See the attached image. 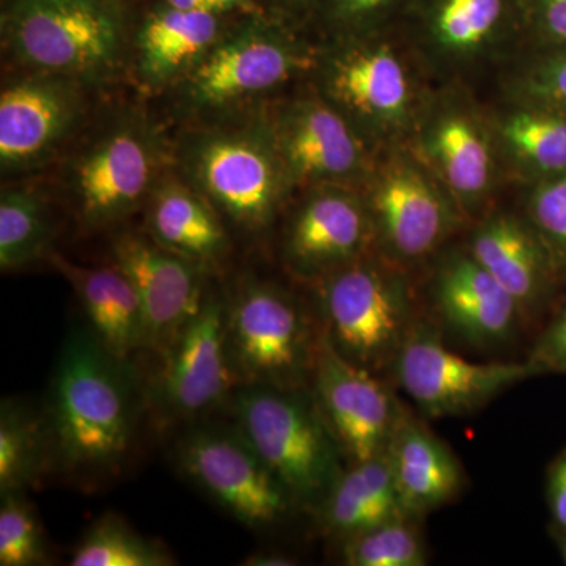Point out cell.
Here are the masks:
<instances>
[{
    "label": "cell",
    "instance_id": "1",
    "mask_svg": "<svg viewBox=\"0 0 566 566\" xmlns=\"http://www.w3.org/2000/svg\"><path fill=\"white\" fill-rule=\"evenodd\" d=\"M122 364L95 335L73 334L63 348L52 382L51 431L70 471H111L132 449L136 419Z\"/></svg>",
    "mask_w": 566,
    "mask_h": 566
},
{
    "label": "cell",
    "instance_id": "2",
    "mask_svg": "<svg viewBox=\"0 0 566 566\" xmlns=\"http://www.w3.org/2000/svg\"><path fill=\"white\" fill-rule=\"evenodd\" d=\"M238 433L293 502L323 504L342 474L337 441L316 400L301 389L249 386L234 395Z\"/></svg>",
    "mask_w": 566,
    "mask_h": 566
},
{
    "label": "cell",
    "instance_id": "3",
    "mask_svg": "<svg viewBox=\"0 0 566 566\" xmlns=\"http://www.w3.org/2000/svg\"><path fill=\"white\" fill-rule=\"evenodd\" d=\"M322 301L324 335L345 359L374 374L390 370L419 322L403 279L359 260L329 274Z\"/></svg>",
    "mask_w": 566,
    "mask_h": 566
},
{
    "label": "cell",
    "instance_id": "4",
    "mask_svg": "<svg viewBox=\"0 0 566 566\" xmlns=\"http://www.w3.org/2000/svg\"><path fill=\"white\" fill-rule=\"evenodd\" d=\"M318 344L304 312L273 286H244L227 311L230 360L249 386L300 389L314 375Z\"/></svg>",
    "mask_w": 566,
    "mask_h": 566
},
{
    "label": "cell",
    "instance_id": "5",
    "mask_svg": "<svg viewBox=\"0 0 566 566\" xmlns=\"http://www.w3.org/2000/svg\"><path fill=\"white\" fill-rule=\"evenodd\" d=\"M390 370L420 415L430 419L471 415L499 394L538 374L531 363L476 364L450 352L441 333L419 318Z\"/></svg>",
    "mask_w": 566,
    "mask_h": 566
},
{
    "label": "cell",
    "instance_id": "6",
    "mask_svg": "<svg viewBox=\"0 0 566 566\" xmlns=\"http://www.w3.org/2000/svg\"><path fill=\"white\" fill-rule=\"evenodd\" d=\"M315 400L348 464L381 455L405 408L374 374L345 359L319 335L314 368Z\"/></svg>",
    "mask_w": 566,
    "mask_h": 566
},
{
    "label": "cell",
    "instance_id": "7",
    "mask_svg": "<svg viewBox=\"0 0 566 566\" xmlns=\"http://www.w3.org/2000/svg\"><path fill=\"white\" fill-rule=\"evenodd\" d=\"M178 458L186 475L248 526H271L294 504L240 433L196 431L185 439Z\"/></svg>",
    "mask_w": 566,
    "mask_h": 566
},
{
    "label": "cell",
    "instance_id": "8",
    "mask_svg": "<svg viewBox=\"0 0 566 566\" xmlns=\"http://www.w3.org/2000/svg\"><path fill=\"white\" fill-rule=\"evenodd\" d=\"M11 40L25 62L55 73L102 69L118 43L114 22L92 0H20Z\"/></svg>",
    "mask_w": 566,
    "mask_h": 566
},
{
    "label": "cell",
    "instance_id": "9",
    "mask_svg": "<svg viewBox=\"0 0 566 566\" xmlns=\"http://www.w3.org/2000/svg\"><path fill=\"white\" fill-rule=\"evenodd\" d=\"M114 255L139 297L145 346L166 354L207 300L196 268L191 260L137 237L120 238Z\"/></svg>",
    "mask_w": 566,
    "mask_h": 566
},
{
    "label": "cell",
    "instance_id": "10",
    "mask_svg": "<svg viewBox=\"0 0 566 566\" xmlns=\"http://www.w3.org/2000/svg\"><path fill=\"white\" fill-rule=\"evenodd\" d=\"M166 356L158 387L167 412L185 419L221 403L234 375L227 345V308L221 301L207 297Z\"/></svg>",
    "mask_w": 566,
    "mask_h": 566
},
{
    "label": "cell",
    "instance_id": "11",
    "mask_svg": "<svg viewBox=\"0 0 566 566\" xmlns=\"http://www.w3.org/2000/svg\"><path fill=\"white\" fill-rule=\"evenodd\" d=\"M307 61L290 41L274 33H241L219 44L191 77V96L205 106H221L289 81Z\"/></svg>",
    "mask_w": 566,
    "mask_h": 566
},
{
    "label": "cell",
    "instance_id": "12",
    "mask_svg": "<svg viewBox=\"0 0 566 566\" xmlns=\"http://www.w3.org/2000/svg\"><path fill=\"white\" fill-rule=\"evenodd\" d=\"M434 308L450 333L472 345L509 342L521 319L515 297L471 253L442 264L433 289Z\"/></svg>",
    "mask_w": 566,
    "mask_h": 566
},
{
    "label": "cell",
    "instance_id": "13",
    "mask_svg": "<svg viewBox=\"0 0 566 566\" xmlns=\"http://www.w3.org/2000/svg\"><path fill=\"white\" fill-rule=\"evenodd\" d=\"M196 174L208 196L234 221L259 227L273 214L277 167L262 145L245 137H214L196 156Z\"/></svg>",
    "mask_w": 566,
    "mask_h": 566
},
{
    "label": "cell",
    "instance_id": "14",
    "mask_svg": "<svg viewBox=\"0 0 566 566\" xmlns=\"http://www.w3.org/2000/svg\"><path fill=\"white\" fill-rule=\"evenodd\" d=\"M370 218L387 251L405 263L419 262L436 251L450 226L442 197L406 164L387 170L376 185Z\"/></svg>",
    "mask_w": 566,
    "mask_h": 566
},
{
    "label": "cell",
    "instance_id": "15",
    "mask_svg": "<svg viewBox=\"0 0 566 566\" xmlns=\"http://www.w3.org/2000/svg\"><path fill=\"white\" fill-rule=\"evenodd\" d=\"M398 499L409 516L449 504L463 486L460 461L422 422L403 411L386 449Z\"/></svg>",
    "mask_w": 566,
    "mask_h": 566
},
{
    "label": "cell",
    "instance_id": "16",
    "mask_svg": "<svg viewBox=\"0 0 566 566\" xmlns=\"http://www.w3.org/2000/svg\"><path fill=\"white\" fill-rule=\"evenodd\" d=\"M374 233L370 214L348 193L323 192L304 205L289 234L290 262L307 274L356 262Z\"/></svg>",
    "mask_w": 566,
    "mask_h": 566
},
{
    "label": "cell",
    "instance_id": "17",
    "mask_svg": "<svg viewBox=\"0 0 566 566\" xmlns=\"http://www.w3.org/2000/svg\"><path fill=\"white\" fill-rule=\"evenodd\" d=\"M329 88L337 102L379 126L398 125L411 107L408 71L387 44L346 52L331 70Z\"/></svg>",
    "mask_w": 566,
    "mask_h": 566
},
{
    "label": "cell",
    "instance_id": "18",
    "mask_svg": "<svg viewBox=\"0 0 566 566\" xmlns=\"http://www.w3.org/2000/svg\"><path fill=\"white\" fill-rule=\"evenodd\" d=\"M151 180V155L139 134H112L81 164L77 193L85 219L107 222L132 210Z\"/></svg>",
    "mask_w": 566,
    "mask_h": 566
},
{
    "label": "cell",
    "instance_id": "19",
    "mask_svg": "<svg viewBox=\"0 0 566 566\" xmlns=\"http://www.w3.org/2000/svg\"><path fill=\"white\" fill-rule=\"evenodd\" d=\"M74 117L70 92L54 82L28 81L0 96V159L3 169L50 151Z\"/></svg>",
    "mask_w": 566,
    "mask_h": 566
},
{
    "label": "cell",
    "instance_id": "20",
    "mask_svg": "<svg viewBox=\"0 0 566 566\" xmlns=\"http://www.w3.org/2000/svg\"><path fill=\"white\" fill-rule=\"evenodd\" d=\"M59 268L80 294L93 335L125 363L145 346L144 315L139 297L120 268H84L61 262Z\"/></svg>",
    "mask_w": 566,
    "mask_h": 566
},
{
    "label": "cell",
    "instance_id": "21",
    "mask_svg": "<svg viewBox=\"0 0 566 566\" xmlns=\"http://www.w3.org/2000/svg\"><path fill=\"white\" fill-rule=\"evenodd\" d=\"M281 150L290 170L303 178L342 177L363 161L352 126L323 103H305L290 115L282 128Z\"/></svg>",
    "mask_w": 566,
    "mask_h": 566
},
{
    "label": "cell",
    "instance_id": "22",
    "mask_svg": "<svg viewBox=\"0 0 566 566\" xmlns=\"http://www.w3.org/2000/svg\"><path fill=\"white\" fill-rule=\"evenodd\" d=\"M469 253L515 297L521 312L545 289L546 263L534 234L523 223L497 216L474 233Z\"/></svg>",
    "mask_w": 566,
    "mask_h": 566
},
{
    "label": "cell",
    "instance_id": "23",
    "mask_svg": "<svg viewBox=\"0 0 566 566\" xmlns=\"http://www.w3.org/2000/svg\"><path fill=\"white\" fill-rule=\"evenodd\" d=\"M319 510L324 526L344 538L392 517L408 515L398 499L386 452L342 472Z\"/></svg>",
    "mask_w": 566,
    "mask_h": 566
},
{
    "label": "cell",
    "instance_id": "24",
    "mask_svg": "<svg viewBox=\"0 0 566 566\" xmlns=\"http://www.w3.org/2000/svg\"><path fill=\"white\" fill-rule=\"evenodd\" d=\"M218 18L208 11L169 9L153 14L140 32V66L145 76L161 81L197 55L218 35Z\"/></svg>",
    "mask_w": 566,
    "mask_h": 566
},
{
    "label": "cell",
    "instance_id": "25",
    "mask_svg": "<svg viewBox=\"0 0 566 566\" xmlns=\"http://www.w3.org/2000/svg\"><path fill=\"white\" fill-rule=\"evenodd\" d=\"M156 240L185 259L208 260L226 249L221 223L207 205L180 185L164 186L151 207Z\"/></svg>",
    "mask_w": 566,
    "mask_h": 566
},
{
    "label": "cell",
    "instance_id": "26",
    "mask_svg": "<svg viewBox=\"0 0 566 566\" xmlns=\"http://www.w3.org/2000/svg\"><path fill=\"white\" fill-rule=\"evenodd\" d=\"M430 151L447 185L460 199L475 200L485 193L491 178L490 145L471 118H442L431 133Z\"/></svg>",
    "mask_w": 566,
    "mask_h": 566
},
{
    "label": "cell",
    "instance_id": "27",
    "mask_svg": "<svg viewBox=\"0 0 566 566\" xmlns=\"http://www.w3.org/2000/svg\"><path fill=\"white\" fill-rule=\"evenodd\" d=\"M515 6L516 0H428V28L446 50L475 51L497 35Z\"/></svg>",
    "mask_w": 566,
    "mask_h": 566
},
{
    "label": "cell",
    "instance_id": "28",
    "mask_svg": "<svg viewBox=\"0 0 566 566\" xmlns=\"http://www.w3.org/2000/svg\"><path fill=\"white\" fill-rule=\"evenodd\" d=\"M415 516L401 515L346 536L345 564L352 566H423L427 547Z\"/></svg>",
    "mask_w": 566,
    "mask_h": 566
},
{
    "label": "cell",
    "instance_id": "29",
    "mask_svg": "<svg viewBox=\"0 0 566 566\" xmlns=\"http://www.w3.org/2000/svg\"><path fill=\"white\" fill-rule=\"evenodd\" d=\"M502 136L521 161L542 172H566V117L551 111L510 115Z\"/></svg>",
    "mask_w": 566,
    "mask_h": 566
},
{
    "label": "cell",
    "instance_id": "30",
    "mask_svg": "<svg viewBox=\"0 0 566 566\" xmlns=\"http://www.w3.org/2000/svg\"><path fill=\"white\" fill-rule=\"evenodd\" d=\"M46 214L39 197L7 191L0 200V266L17 270L39 259L48 243Z\"/></svg>",
    "mask_w": 566,
    "mask_h": 566
},
{
    "label": "cell",
    "instance_id": "31",
    "mask_svg": "<svg viewBox=\"0 0 566 566\" xmlns=\"http://www.w3.org/2000/svg\"><path fill=\"white\" fill-rule=\"evenodd\" d=\"M166 553L137 535L117 517L96 521L71 557L74 566H163Z\"/></svg>",
    "mask_w": 566,
    "mask_h": 566
},
{
    "label": "cell",
    "instance_id": "32",
    "mask_svg": "<svg viewBox=\"0 0 566 566\" xmlns=\"http://www.w3.org/2000/svg\"><path fill=\"white\" fill-rule=\"evenodd\" d=\"M39 423L20 406H3L0 417V488L20 493L35 480L41 464Z\"/></svg>",
    "mask_w": 566,
    "mask_h": 566
},
{
    "label": "cell",
    "instance_id": "33",
    "mask_svg": "<svg viewBox=\"0 0 566 566\" xmlns=\"http://www.w3.org/2000/svg\"><path fill=\"white\" fill-rule=\"evenodd\" d=\"M44 558L43 536L31 506L18 491L3 494L0 506V565L31 566Z\"/></svg>",
    "mask_w": 566,
    "mask_h": 566
},
{
    "label": "cell",
    "instance_id": "34",
    "mask_svg": "<svg viewBox=\"0 0 566 566\" xmlns=\"http://www.w3.org/2000/svg\"><path fill=\"white\" fill-rule=\"evenodd\" d=\"M531 210L545 240L566 255V172L536 189Z\"/></svg>",
    "mask_w": 566,
    "mask_h": 566
},
{
    "label": "cell",
    "instance_id": "35",
    "mask_svg": "<svg viewBox=\"0 0 566 566\" xmlns=\"http://www.w3.org/2000/svg\"><path fill=\"white\" fill-rule=\"evenodd\" d=\"M528 363L538 374L564 371L566 374V308L546 327L534 346Z\"/></svg>",
    "mask_w": 566,
    "mask_h": 566
},
{
    "label": "cell",
    "instance_id": "36",
    "mask_svg": "<svg viewBox=\"0 0 566 566\" xmlns=\"http://www.w3.org/2000/svg\"><path fill=\"white\" fill-rule=\"evenodd\" d=\"M528 93L542 102L566 107V52L532 73Z\"/></svg>",
    "mask_w": 566,
    "mask_h": 566
},
{
    "label": "cell",
    "instance_id": "37",
    "mask_svg": "<svg viewBox=\"0 0 566 566\" xmlns=\"http://www.w3.org/2000/svg\"><path fill=\"white\" fill-rule=\"evenodd\" d=\"M403 0H333L334 17L346 24H368L386 17Z\"/></svg>",
    "mask_w": 566,
    "mask_h": 566
},
{
    "label": "cell",
    "instance_id": "38",
    "mask_svg": "<svg viewBox=\"0 0 566 566\" xmlns=\"http://www.w3.org/2000/svg\"><path fill=\"white\" fill-rule=\"evenodd\" d=\"M534 13L546 36L566 43V0H534Z\"/></svg>",
    "mask_w": 566,
    "mask_h": 566
},
{
    "label": "cell",
    "instance_id": "39",
    "mask_svg": "<svg viewBox=\"0 0 566 566\" xmlns=\"http://www.w3.org/2000/svg\"><path fill=\"white\" fill-rule=\"evenodd\" d=\"M547 504L556 526L566 531V452L551 465L547 475Z\"/></svg>",
    "mask_w": 566,
    "mask_h": 566
},
{
    "label": "cell",
    "instance_id": "40",
    "mask_svg": "<svg viewBox=\"0 0 566 566\" xmlns=\"http://www.w3.org/2000/svg\"><path fill=\"white\" fill-rule=\"evenodd\" d=\"M244 0H167L169 7L181 10L208 11V13H219L222 10L232 9Z\"/></svg>",
    "mask_w": 566,
    "mask_h": 566
},
{
    "label": "cell",
    "instance_id": "41",
    "mask_svg": "<svg viewBox=\"0 0 566 566\" xmlns=\"http://www.w3.org/2000/svg\"><path fill=\"white\" fill-rule=\"evenodd\" d=\"M294 558L282 556V554H255L245 560V565L255 566H289L294 565Z\"/></svg>",
    "mask_w": 566,
    "mask_h": 566
},
{
    "label": "cell",
    "instance_id": "42",
    "mask_svg": "<svg viewBox=\"0 0 566 566\" xmlns=\"http://www.w3.org/2000/svg\"><path fill=\"white\" fill-rule=\"evenodd\" d=\"M558 531H560V534L557 536V546L566 564V531L565 528H558Z\"/></svg>",
    "mask_w": 566,
    "mask_h": 566
}]
</instances>
